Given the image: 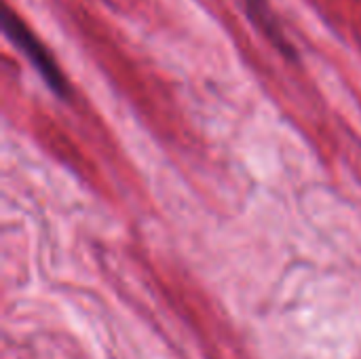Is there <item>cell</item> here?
I'll list each match as a JSON object with an SVG mask.
<instances>
[{
  "mask_svg": "<svg viewBox=\"0 0 361 359\" xmlns=\"http://www.w3.org/2000/svg\"><path fill=\"white\" fill-rule=\"evenodd\" d=\"M2 28L4 34L15 42V47L21 49V53L30 59V63L36 68V72L42 76V80L47 83V87L57 95V97H68V83L59 70V66L55 63L53 55L44 49V44L38 40V36L8 8H2Z\"/></svg>",
  "mask_w": 361,
  "mask_h": 359,
  "instance_id": "obj_1",
  "label": "cell"
},
{
  "mask_svg": "<svg viewBox=\"0 0 361 359\" xmlns=\"http://www.w3.org/2000/svg\"><path fill=\"white\" fill-rule=\"evenodd\" d=\"M245 6H247L250 17L254 19V23H256V25L275 42V47L281 49L286 55L296 57V53H294V49L290 47V42H288V38H286V34H283L279 21L275 19L273 11H271V6H269V0H245Z\"/></svg>",
  "mask_w": 361,
  "mask_h": 359,
  "instance_id": "obj_2",
  "label": "cell"
}]
</instances>
